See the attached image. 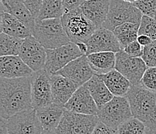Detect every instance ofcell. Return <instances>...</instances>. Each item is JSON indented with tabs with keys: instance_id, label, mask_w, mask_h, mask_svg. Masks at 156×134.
Masks as SVG:
<instances>
[{
	"instance_id": "1",
	"label": "cell",
	"mask_w": 156,
	"mask_h": 134,
	"mask_svg": "<svg viewBox=\"0 0 156 134\" xmlns=\"http://www.w3.org/2000/svg\"><path fill=\"white\" fill-rule=\"evenodd\" d=\"M30 77H1L0 115L2 118L7 119L19 112L33 108Z\"/></svg>"
},
{
	"instance_id": "2",
	"label": "cell",
	"mask_w": 156,
	"mask_h": 134,
	"mask_svg": "<svg viewBox=\"0 0 156 134\" xmlns=\"http://www.w3.org/2000/svg\"><path fill=\"white\" fill-rule=\"evenodd\" d=\"M126 97L134 118L147 128L156 129V94L141 84L131 85Z\"/></svg>"
},
{
	"instance_id": "3",
	"label": "cell",
	"mask_w": 156,
	"mask_h": 134,
	"mask_svg": "<svg viewBox=\"0 0 156 134\" xmlns=\"http://www.w3.org/2000/svg\"><path fill=\"white\" fill-rule=\"evenodd\" d=\"M32 35L46 50L58 48L71 43L61 19H36Z\"/></svg>"
},
{
	"instance_id": "4",
	"label": "cell",
	"mask_w": 156,
	"mask_h": 134,
	"mask_svg": "<svg viewBox=\"0 0 156 134\" xmlns=\"http://www.w3.org/2000/svg\"><path fill=\"white\" fill-rule=\"evenodd\" d=\"M64 29L72 43L86 42L97 28L83 13L80 8L65 11L61 18Z\"/></svg>"
},
{
	"instance_id": "5",
	"label": "cell",
	"mask_w": 156,
	"mask_h": 134,
	"mask_svg": "<svg viewBox=\"0 0 156 134\" xmlns=\"http://www.w3.org/2000/svg\"><path fill=\"white\" fill-rule=\"evenodd\" d=\"M97 116L101 122L114 130L133 117L127 97L114 96L110 101L99 108Z\"/></svg>"
},
{
	"instance_id": "6",
	"label": "cell",
	"mask_w": 156,
	"mask_h": 134,
	"mask_svg": "<svg viewBox=\"0 0 156 134\" xmlns=\"http://www.w3.org/2000/svg\"><path fill=\"white\" fill-rule=\"evenodd\" d=\"M109 2L108 15L103 27L113 31L115 28L125 22L140 24L143 14L132 3L124 0H109Z\"/></svg>"
},
{
	"instance_id": "7",
	"label": "cell",
	"mask_w": 156,
	"mask_h": 134,
	"mask_svg": "<svg viewBox=\"0 0 156 134\" xmlns=\"http://www.w3.org/2000/svg\"><path fill=\"white\" fill-rule=\"evenodd\" d=\"M100 122L97 115L79 114L65 109L56 134H93Z\"/></svg>"
},
{
	"instance_id": "8",
	"label": "cell",
	"mask_w": 156,
	"mask_h": 134,
	"mask_svg": "<svg viewBox=\"0 0 156 134\" xmlns=\"http://www.w3.org/2000/svg\"><path fill=\"white\" fill-rule=\"evenodd\" d=\"M51 74L46 70L34 72L31 76V98L32 107L38 110L53 102L52 96Z\"/></svg>"
},
{
	"instance_id": "9",
	"label": "cell",
	"mask_w": 156,
	"mask_h": 134,
	"mask_svg": "<svg viewBox=\"0 0 156 134\" xmlns=\"http://www.w3.org/2000/svg\"><path fill=\"white\" fill-rule=\"evenodd\" d=\"M46 52L47 60L44 69L51 74H56L71 61L83 55L76 43L72 42L58 48L46 50Z\"/></svg>"
},
{
	"instance_id": "10",
	"label": "cell",
	"mask_w": 156,
	"mask_h": 134,
	"mask_svg": "<svg viewBox=\"0 0 156 134\" xmlns=\"http://www.w3.org/2000/svg\"><path fill=\"white\" fill-rule=\"evenodd\" d=\"M147 68L142 57H131L123 50L116 53L115 69L127 78L132 85L141 84V78Z\"/></svg>"
},
{
	"instance_id": "11",
	"label": "cell",
	"mask_w": 156,
	"mask_h": 134,
	"mask_svg": "<svg viewBox=\"0 0 156 134\" xmlns=\"http://www.w3.org/2000/svg\"><path fill=\"white\" fill-rule=\"evenodd\" d=\"M5 122L9 134H41L44 130L34 108L16 114Z\"/></svg>"
},
{
	"instance_id": "12",
	"label": "cell",
	"mask_w": 156,
	"mask_h": 134,
	"mask_svg": "<svg viewBox=\"0 0 156 134\" xmlns=\"http://www.w3.org/2000/svg\"><path fill=\"white\" fill-rule=\"evenodd\" d=\"M19 56L34 72L44 68L47 60L46 49L34 36L24 39Z\"/></svg>"
},
{
	"instance_id": "13",
	"label": "cell",
	"mask_w": 156,
	"mask_h": 134,
	"mask_svg": "<svg viewBox=\"0 0 156 134\" xmlns=\"http://www.w3.org/2000/svg\"><path fill=\"white\" fill-rule=\"evenodd\" d=\"M88 54L98 52H114L121 50V46L113 31L104 27L96 29L92 36L86 40Z\"/></svg>"
},
{
	"instance_id": "14",
	"label": "cell",
	"mask_w": 156,
	"mask_h": 134,
	"mask_svg": "<svg viewBox=\"0 0 156 134\" xmlns=\"http://www.w3.org/2000/svg\"><path fill=\"white\" fill-rule=\"evenodd\" d=\"M64 108L71 112L89 115H97L99 111L96 101L84 84L76 90Z\"/></svg>"
},
{
	"instance_id": "15",
	"label": "cell",
	"mask_w": 156,
	"mask_h": 134,
	"mask_svg": "<svg viewBox=\"0 0 156 134\" xmlns=\"http://www.w3.org/2000/svg\"><path fill=\"white\" fill-rule=\"evenodd\" d=\"M56 74L68 77L82 86L86 84L95 73L88 61L87 55H83L71 61Z\"/></svg>"
},
{
	"instance_id": "16",
	"label": "cell",
	"mask_w": 156,
	"mask_h": 134,
	"mask_svg": "<svg viewBox=\"0 0 156 134\" xmlns=\"http://www.w3.org/2000/svg\"><path fill=\"white\" fill-rule=\"evenodd\" d=\"M34 71L18 56L0 57V77L3 78H19L30 77Z\"/></svg>"
},
{
	"instance_id": "17",
	"label": "cell",
	"mask_w": 156,
	"mask_h": 134,
	"mask_svg": "<svg viewBox=\"0 0 156 134\" xmlns=\"http://www.w3.org/2000/svg\"><path fill=\"white\" fill-rule=\"evenodd\" d=\"M51 82L53 102L63 107L80 87L72 80L57 74H51Z\"/></svg>"
},
{
	"instance_id": "18",
	"label": "cell",
	"mask_w": 156,
	"mask_h": 134,
	"mask_svg": "<svg viewBox=\"0 0 156 134\" xmlns=\"http://www.w3.org/2000/svg\"><path fill=\"white\" fill-rule=\"evenodd\" d=\"M109 6V0H86L80 6V9L85 16L98 29L103 27L106 20Z\"/></svg>"
},
{
	"instance_id": "19",
	"label": "cell",
	"mask_w": 156,
	"mask_h": 134,
	"mask_svg": "<svg viewBox=\"0 0 156 134\" xmlns=\"http://www.w3.org/2000/svg\"><path fill=\"white\" fill-rule=\"evenodd\" d=\"M1 12L11 14L23 22L31 31L35 25V19L29 9L21 0H2L1 1Z\"/></svg>"
},
{
	"instance_id": "20",
	"label": "cell",
	"mask_w": 156,
	"mask_h": 134,
	"mask_svg": "<svg viewBox=\"0 0 156 134\" xmlns=\"http://www.w3.org/2000/svg\"><path fill=\"white\" fill-rule=\"evenodd\" d=\"M65 109L62 105L52 102L44 108L36 110L37 115L44 130L55 131L62 120Z\"/></svg>"
},
{
	"instance_id": "21",
	"label": "cell",
	"mask_w": 156,
	"mask_h": 134,
	"mask_svg": "<svg viewBox=\"0 0 156 134\" xmlns=\"http://www.w3.org/2000/svg\"><path fill=\"white\" fill-rule=\"evenodd\" d=\"M84 85L89 91L98 108L104 105L114 97L106 85L100 74H93Z\"/></svg>"
},
{
	"instance_id": "22",
	"label": "cell",
	"mask_w": 156,
	"mask_h": 134,
	"mask_svg": "<svg viewBox=\"0 0 156 134\" xmlns=\"http://www.w3.org/2000/svg\"><path fill=\"white\" fill-rule=\"evenodd\" d=\"M100 75L107 88L114 96L126 97L132 85L129 80L116 69Z\"/></svg>"
},
{
	"instance_id": "23",
	"label": "cell",
	"mask_w": 156,
	"mask_h": 134,
	"mask_svg": "<svg viewBox=\"0 0 156 134\" xmlns=\"http://www.w3.org/2000/svg\"><path fill=\"white\" fill-rule=\"evenodd\" d=\"M1 29L2 33L23 40L33 36L30 29L19 19L7 12H1Z\"/></svg>"
},
{
	"instance_id": "24",
	"label": "cell",
	"mask_w": 156,
	"mask_h": 134,
	"mask_svg": "<svg viewBox=\"0 0 156 134\" xmlns=\"http://www.w3.org/2000/svg\"><path fill=\"white\" fill-rule=\"evenodd\" d=\"M88 61L95 74H103L115 69L116 53L98 52L87 55Z\"/></svg>"
},
{
	"instance_id": "25",
	"label": "cell",
	"mask_w": 156,
	"mask_h": 134,
	"mask_svg": "<svg viewBox=\"0 0 156 134\" xmlns=\"http://www.w3.org/2000/svg\"><path fill=\"white\" fill-rule=\"evenodd\" d=\"M140 24L134 22H125L116 27L113 31L120 43L121 50H124L128 44L136 41L138 36Z\"/></svg>"
},
{
	"instance_id": "26",
	"label": "cell",
	"mask_w": 156,
	"mask_h": 134,
	"mask_svg": "<svg viewBox=\"0 0 156 134\" xmlns=\"http://www.w3.org/2000/svg\"><path fill=\"white\" fill-rule=\"evenodd\" d=\"M65 12V9L62 0H43L39 15L36 19H61Z\"/></svg>"
},
{
	"instance_id": "27",
	"label": "cell",
	"mask_w": 156,
	"mask_h": 134,
	"mask_svg": "<svg viewBox=\"0 0 156 134\" xmlns=\"http://www.w3.org/2000/svg\"><path fill=\"white\" fill-rule=\"evenodd\" d=\"M23 40L2 33L0 35V55L18 56Z\"/></svg>"
},
{
	"instance_id": "28",
	"label": "cell",
	"mask_w": 156,
	"mask_h": 134,
	"mask_svg": "<svg viewBox=\"0 0 156 134\" xmlns=\"http://www.w3.org/2000/svg\"><path fill=\"white\" fill-rule=\"evenodd\" d=\"M146 126L142 122L132 117L119 126L118 134H144Z\"/></svg>"
},
{
	"instance_id": "29",
	"label": "cell",
	"mask_w": 156,
	"mask_h": 134,
	"mask_svg": "<svg viewBox=\"0 0 156 134\" xmlns=\"http://www.w3.org/2000/svg\"><path fill=\"white\" fill-rule=\"evenodd\" d=\"M147 35L152 40H156V20L152 17L143 15L140 22L138 35Z\"/></svg>"
},
{
	"instance_id": "30",
	"label": "cell",
	"mask_w": 156,
	"mask_h": 134,
	"mask_svg": "<svg viewBox=\"0 0 156 134\" xmlns=\"http://www.w3.org/2000/svg\"><path fill=\"white\" fill-rule=\"evenodd\" d=\"M141 85L147 89L156 91V67H147L141 81Z\"/></svg>"
},
{
	"instance_id": "31",
	"label": "cell",
	"mask_w": 156,
	"mask_h": 134,
	"mask_svg": "<svg viewBox=\"0 0 156 134\" xmlns=\"http://www.w3.org/2000/svg\"><path fill=\"white\" fill-rule=\"evenodd\" d=\"M144 15L154 18L156 11V0H138L132 3Z\"/></svg>"
},
{
	"instance_id": "32",
	"label": "cell",
	"mask_w": 156,
	"mask_h": 134,
	"mask_svg": "<svg viewBox=\"0 0 156 134\" xmlns=\"http://www.w3.org/2000/svg\"><path fill=\"white\" fill-rule=\"evenodd\" d=\"M142 59L147 67H156V40H152L150 44L144 46Z\"/></svg>"
},
{
	"instance_id": "33",
	"label": "cell",
	"mask_w": 156,
	"mask_h": 134,
	"mask_svg": "<svg viewBox=\"0 0 156 134\" xmlns=\"http://www.w3.org/2000/svg\"><path fill=\"white\" fill-rule=\"evenodd\" d=\"M123 50L131 57H142L143 53H144V46H141L136 40L127 45Z\"/></svg>"
},
{
	"instance_id": "34",
	"label": "cell",
	"mask_w": 156,
	"mask_h": 134,
	"mask_svg": "<svg viewBox=\"0 0 156 134\" xmlns=\"http://www.w3.org/2000/svg\"><path fill=\"white\" fill-rule=\"evenodd\" d=\"M21 1L29 9L33 16L37 19L41 8L43 0H21Z\"/></svg>"
},
{
	"instance_id": "35",
	"label": "cell",
	"mask_w": 156,
	"mask_h": 134,
	"mask_svg": "<svg viewBox=\"0 0 156 134\" xmlns=\"http://www.w3.org/2000/svg\"><path fill=\"white\" fill-rule=\"evenodd\" d=\"M93 134H118L117 130H114L112 128L109 127L103 122H98L97 125L95 128Z\"/></svg>"
},
{
	"instance_id": "36",
	"label": "cell",
	"mask_w": 156,
	"mask_h": 134,
	"mask_svg": "<svg viewBox=\"0 0 156 134\" xmlns=\"http://www.w3.org/2000/svg\"><path fill=\"white\" fill-rule=\"evenodd\" d=\"M86 0H62L65 11H71L79 9Z\"/></svg>"
},
{
	"instance_id": "37",
	"label": "cell",
	"mask_w": 156,
	"mask_h": 134,
	"mask_svg": "<svg viewBox=\"0 0 156 134\" xmlns=\"http://www.w3.org/2000/svg\"><path fill=\"white\" fill-rule=\"evenodd\" d=\"M137 41L138 42V43H140L142 46H146L152 42V40H151L149 36H147V35L142 34V35H138Z\"/></svg>"
},
{
	"instance_id": "38",
	"label": "cell",
	"mask_w": 156,
	"mask_h": 134,
	"mask_svg": "<svg viewBox=\"0 0 156 134\" xmlns=\"http://www.w3.org/2000/svg\"><path fill=\"white\" fill-rule=\"evenodd\" d=\"M76 45H77L78 47H79L81 53H83V55H87L88 46L87 44L86 43V42H79V43H76Z\"/></svg>"
},
{
	"instance_id": "39",
	"label": "cell",
	"mask_w": 156,
	"mask_h": 134,
	"mask_svg": "<svg viewBox=\"0 0 156 134\" xmlns=\"http://www.w3.org/2000/svg\"><path fill=\"white\" fill-rule=\"evenodd\" d=\"M144 134H156V129H151L149 128H146Z\"/></svg>"
},
{
	"instance_id": "40",
	"label": "cell",
	"mask_w": 156,
	"mask_h": 134,
	"mask_svg": "<svg viewBox=\"0 0 156 134\" xmlns=\"http://www.w3.org/2000/svg\"><path fill=\"white\" fill-rule=\"evenodd\" d=\"M41 134H56L55 131H49V130H43Z\"/></svg>"
},
{
	"instance_id": "41",
	"label": "cell",
	"mask_w": 156,
	"mask_h": 134,
	"mask_svg": "<svg viewBox=\"0 0 156 134\" xmlns=\"http://www.w3.org/2000/svg\"><path fill=\"white\" fill-rule=\"evenodd\" d=\"M124 1H126V2H130V3H134V2H137V1H138V0H124Z\"/></svg>"
},
{
	"instance_id": "42",
	"label": "cell",
	"mask_w": 156,
	"mask_h": 134,
	"mask_svg": "<svg viewBox=\"0 0 156 134\" xmlns=\"http://www.w3.org/2000/svg\"><path fill=\"white\" fill-rule=\"evenodd\" d=\"M154 19H155V20H156V11H155V12H154Z\"/></svg>"
},
{
	"instance_id": "43",
	"label": "cell",
	"mask_w": 156,
	"mask_h": 134,
	"mask_svg": "<svg viewBox=\"0 0 156 134\" xmlns=\"http://www.w3.org/2000/svg\"><path fill=\"white\" fill-rule=\"evenodd\" d=\"M155 94H156V91H155Z\"/></svg>"
},
{
	"instance_id": "44",
	"label": "cell",
	"mask_w": 156,
	"mask_h": 134,
	"mask_svg": "<svg viewBox=\"0 0 156 134\" xmlns=\"http://www.w3.org/2000/svg\"><path fill=\"white\" fill-rule=\"evenodd\" d=\"M1 1H2V0H1Z\"/></svg>"
}]
</instances>
